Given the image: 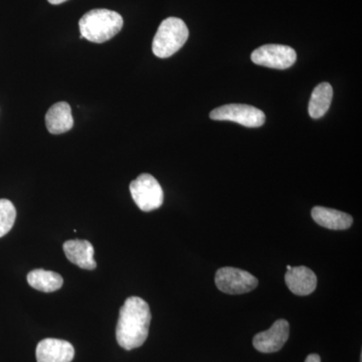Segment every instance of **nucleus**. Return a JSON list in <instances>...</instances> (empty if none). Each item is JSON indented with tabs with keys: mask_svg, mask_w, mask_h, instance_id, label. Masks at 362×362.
Wrapping results in <instances>:
<instances>
[{
	"mask_svg": "<svg viewBox=\"0 0 362 362\" xmlns=\"http://www.w3.org/2000/svg\"><path fill=\"white\" fill-rule=\"evenodd\" d=\"M51 4H54V6H57V4H63V2L66 1V0H47Z\"/></svg>",
	"mask_w": 362,
	"mask_h": 362,
	"instance_id": "18",
	"label": "nucleus"
},
{
	"mask_svg": "<svg viewBox=\"0 0 362 362\" xmlns=\"http://www.w3.org/2000/svg\"><path fill=\"white\" fill-rule=\"evenodd\" d=\"M251 58L256 65L286 70L294 65L297 54L288 45H265L255 49Z\"/></svg>",
	"mask_w": 362,
	"mask_h": 362,
	"instance_id": "7",
	"label": "nucleus"
},
{
	"mask_svg": "<svg viewBox=\"0 0 362 362\" xmlns=\"http://www.w3.org/2000/svg\"><path fill=\"white\" fill-rule=\"evenodd\" d=\"M16 218V209L8 199H0V238L13 228Z\"/></svg>",
	"mask_w": 362,
	"mask_h": 362,
	"instance_id": "16",
	"label": "nucleus"
},
{
	"mask_svg": "<svg viewBox=\"0 0 362 362\" xmlns=\"http://www.w3.org/2000/svg\"><path fill=\"white\" fill-rule=\"evenodd\" d=\"M258 284V279L249 272L233 267L221 268L216 274V287L226 294H245L256 289Z\"/></svg>",
	"mask_w": 362,
	"mask_h": 362,
	"instance_id": "6",
	"label": "nucleus"
},
{
	"mask_svg": "<svg viewBox=\"0 0 362 362\" xmlns=\"http://www.w3.org/2000/svg\"><path fill=\"white\" fill-rule=\"evenodd\" d=\"M286 285L298 296H307L316 289L315 273L305 266L292 267L285 274Z\"/></svg>",
	"mask_w": 362,
	"mask_h": 362,
	"instance_id": "10",
	"label": "nucleus"
},
{
	"mask_svg": "<svg viewBox=\"0 0 362 362\" xmlns=\"http://www.w3.org/2000/svg\"><path fill=\"white\" fill-rule=\"evenodd\" d=\"M124 21L118 13L109 9H93L78 21L81 39L102 44L110 40L122 30Z\"/></svg>",
	"mask_w": 362,
	"mask_h": 362,
	"instance_id": "2",
	"label": "nucleus"
},
{
	"mask_svg": "<svg viewBox=\"0 0 362 362\" xmlns=\"http://www.w3.org/2000/svg\"><path fill=\"white\" fill-rule=\"evenodd\" d=\"M151 312L140 297H129L121 307L116 327L117 342L122 349L132 350L142 346L149 334Z\"/></svg>",
	"mask_w": 362,
	"mask_h": 362,
	"instance_id": "1",
	"label": "nucleus"
},
{
	"mask_svg": "<svg viewBox=\"0 0 362 362\" xmlns=\"http://www.w3.org/2000/svg\"><path fill=\"white\" fill-rule=\"evenodd\" d=\"M289 334V322L285 319H280L272 325L270 329L258 333L252 339V345L259 352L273 354L282 349Z\"/></svg>",
	"mask_w": 362,
	"mask_h": 362,
	"instance_id": "8",
	"label": "nucleus"
},
{
	"mask_svg": "<svg viewBox=\"0 0 362 362\" xmlns=\"http://www.w3.org/2000/svg\"><path fill=\"white\" fill-rule=\"evenodd\" d=\"M189 32L185 21L177 18H168L159 25L152 51L160 59L169 58L180 51L188 39Z\"/></svg>",
	"mask_w": 362,
	"mask_h": 362,
	"instance_id": "3",
	"label": "nucleus"
},
{
	"mask_svg": "<svg viewBox=\"0 0 362 362\" xmlns=\"http://www.w3.org/2000/svg\"><path fill=\"white\" fill-rule=\"evenodd\" d=\"M305 362H321L320 356L318 354H310V356H307Z\"/></svg>",
	"mask_w": 362,
	"mask_h": 362,
	"instance_id": "17",
	"label": "nucleus"
},
{
	"mask_svg": "<svg viewBox=\"0 0 362 362\" xmlns=\"http://www.w3.org/2000/svg\"><path fill=\"white\" fill-rule=\"evenodd\" d=\"M45 125L49 133L63 134L70 131L74 126L70 105L66 102H59L52 105L45 115Z\"/></svg>",
	"mask_w": 362,
	"mask_h": 362,
	"instance_id": "12",
	"label": "nucleus"
},
{
	"mask_svg": "<svg viewBox=\"0 0 362 362\" xmlns=\"http://www.w3.org/2000/svg\"><path fill=\"white\" fill-rule=\"evenodd\" d=\"M35 356L37 362H71L75 349L66 340L47 338L37 344Z\"/></svg>",
	"mask_w": 362,
	"mask_h": 362,
	"instance_id": "9",
	"label": "nucleus"
},
{
	"mask_svg": "<svg viewBox=\"0 0 362 362\" xmlns=\"http://www.w3.org/2000/svg\"><path fill=\"white\" fill-rule=\"evenodd\" d=\"M130 192L135 204L143 211H154L163 204L161 185L148 173H143L130 183Z\"/></svg>",
	"mask_w": 362,
	"mask_h": 362,
	"instance_id": "4",
	"label": "nucleus"
},
{
	"mask_svg": "<svg viewBox=\"0 0 362 362\" xmlns=\"http://www.w3.org/2000/svg\"><path fill=\"white\" fill-rule=\"evenodd\" d=\"M28 282L37 291L51 293L61 289L64 279L54 272L37 269L28 274Z\"/></svg>",
	"mask_w": 362,
	"mask_h": 362,
	"instance_id": "14",
	"label": "nucleus"
},
{
	"mask_svg": "<svg viewBox=\"0 0 362 362\" xmlns=\"http://www.w3.org/2000/svg\"><path fill=\"white\" fill-rule=\"evenodd\" d=\"M311 214L316 223L329 230H347L354 223V218L350 214L328 207H313Z\"/></svg>",
	"mask_w": 362,
	"mask_h": 362,
	"instance_id": "13",
	"label": "nucleus"
},
{
	"mask_svg": "<svg viewBox=\"0 0 362 362\" xmlns=\"http://www.w3.org/2000/svg\"><path fill=\"white\" fill-rule=\"evenodd\" d=\"M333 89L329 83H321L312 93L309 102V115L313 119H319L329 110L332 101Z\"/></svg>",
	"mask_w": 362,
	"mask_h": 362,
	"instance_id": "15",
	"label": "nucleus"
},
{
	"mask_svg": "<svg viewBox=\"0 0 362 362\" xmlns=\"http://www.w3.org/2000/svg\"><path fill=\"white\" fill-rule=\"evenodd\" d=\"M209 117L216 121H230L249 128L261 127L266 121L264 112L244 104H228L211 112Z\"/></svg>",
	"mask_w": 362,
	"mask_h": 362,
	"instance_id": "5",
	"label": "nucleus"
},
{
	"mask_svg": "<svg viewBox=\"0 0 362 362\" xmlns=\"http://www.w3.org/2000/svg\"><path fill=\"white\" fill-rule=\"evenodd\" d=\"M64 252L69 261L84 270H94L97 263L94 259V247L85 240H66Z\"/></svg>",
	"mask_w": 362,
	"mask_h": 362,
	"instance_id": "11",
	"label": "nucleus"
}]
</instances>
